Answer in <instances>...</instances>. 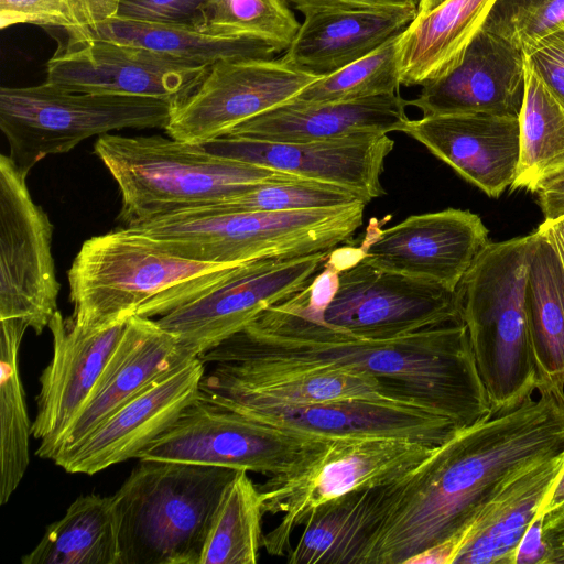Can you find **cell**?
Masks as SVG:
<instances>
[{"label":"cell","instance_id":"ab89813d","mask_svg":"<svg viewBox=\"0 0 564 564\" xmlns=\"http://www.w3.org/2000/svg\"><path fill=\"white\" fill-rule=\"evenodd\" d=\"M214 0H120L118 18L200 30Z\"/></svg>","mask_w":564,"mask_h":564},{"label":"cell","instance_id":"d6a6232c","mask_svg":"<svg viewBox=\"0 0 564 564\" xmlns=\"http://www.w3.org/2000/svg\"><path fill=\"white\" fill-rule=\"evenodd\" d=\"M519 127V164L510 187L533 193L543 180L564 170V107L527 62Z\"/></svg>","mask_w":564,"mask_h":564},{"label":"cell","instance_id":"30bf717a","mask_svg":"<svg viewBox=\"0 0 564 564\" xmlns=\"http://www.w3.org/2000/svg\"><path fill=\"white\" fill-rule=\"evenodd\" d=\"M329 441L253 422L198 395L137 458L217 466L271 477L307 464Z\"/></svg>","mask_w":564,"mask_h":564},{"label":"cell","instance_id":"ba28073f","mask_svg":"<svg viewBox=\"0 0 564 564\" xmlns=\"http://www.w3.org/2000/svg\"><path fill=\"white\" fill-rule=\"evenodd\" d=\"M175 105L154 98L74 91L44 82L1 87L0 129L14 164L28 173L44 158L122 129H164Z\"/></svg>","mask_w":564,"mask_h":564},{"label":"cell","instance_id":"f1b7e54d","mask_svg":"<svg viewBox=\"0 0 564 564\" xmlns=\"http://www.w3.org/2000/svg\"><path fill=\"white\" fill-rule=\"evenodd\" d=\"M538 240L525 291L527 316L535 359L536 390L564 391V269L545 238Z\"/></svg>","mask_w":564,"mask_h":564},{"label":"cell","instance_id":"484cf974","mask_svg":"<svg viewBox=\"0 0 564 564\" xmlns=\"http://www.w3.org/2000/svg\"><path fill=\"white\" fill-rule=\"evenodd\" d=\"M416 13L412 8H359L305 14L282 58L301 70L327 76L379 48Z\"/></svg>","mask_w":564,"mask_h":564},{"label":"cell","instance_id":"4dcf8cb0","mask_svg":"<svg viewBox=\"0 0 564 564\" xmlns=\"http://www.w3.org/2000/svg\"><path fill=\"white\" fill-rule=\"evenodd\" d=\"M65 35L127 44L207 67L225 59L273 57L278 53L270 44L256 39L213 36L183 25L142 22L118 17L87 32Z\"/></svg>","mask_w":564,"mask_h":564},{"label":"cell","instance_id":"d6986e66","mask_svg":"<svg viewBox=\"0 0 564 564\" xmlns=\"http://www.w3.org/2000/svg\"><path fill=\"white\" fill-rule=\"evenodd\" d=\"M216 404L267 426L328 440L390 437L437 446L460 429L449 419L425 410L364 400L303 405L236 401Z\"/></svg>","mask_w":564,"mask_h":564},{"label":"cell","instance_id":"7c38bea8","mask_svg":"<svg viewBox=\"0 0 564 564\" xmlns=\"http://www.w3.org/2000/svg\"><path fill=\"white\" fill-rule=\"evenodd\" d=\"M339 265L335 292L323 319L355 336L389 339L459 319L457 291L376 268L360 257Z\"/></svg>","mask_w":564,"mask_h":564},{"label":"cell","instance_id":"8d00e7d4","mask_svg":"<svg viewBox=\"0 0 564 564\" xmlns=\"http://www.w3.org/2000/svg\"><path fill=\"white\" fill-rule=\"evenodd\" d=\"M357 200L367 202L341 186L295 178L262 183L245 193L204 207L221 212H283L338 207Z\"/></svg>","mask_w":564,"mask_h":564},{"label":"cell","instance_id":"44dd1931","mask_svg":"<svg viewBox=\"0 0 564 564\" xmlns=\"http://www.w3.org/2000/svg\"><path fill=\"white\" fill-rule=\"evenodd\" d=\"M402 132L489 197H499L516 178L518 117L485 112L423 116L409 119Z\"/></svg>","mask_w":564,"mask_h":564},{"label":"cell","instance_id":"681fc988","mask_svg":"<svg viewBox=\"0 0 564 564\" xmlns=\"http://www.w3.org/2000/svg\"><path fill=\"white\" fill-rule=\"evenodd\" d=\"M563 30H564V28H563Z\"/></svg>","mask_w":564,"mask_h":564},{"label":"cell","instance_id":"6da1fadb","mask_svg":"<svg viewBox=\"0 0 564 564\" xmlns=\"http://www.w3.org/2000/svg\"><path fill=\"white\" fill-rule=\"evenodd\" d=\"M199 358L214 365L370 376L460 427L490 412L462 318L394 338H362L310 314L296 294Z\"/></svg>","mask_w":564,"mask_h":564},{"label":"cell","instance_id":"e575fe53","mask_svg":"<svg viewBox=\"0 0 564 564\" xmlns=\"http://www.w3.org/2000/svg\"><path fill=\"white\" fill-rule=\"evenodd\" d=\"M401 33L392 36L367 56L316 79L292 100L301 104H325L398 94L401 86Z\"/></svg>","mask_w":564,"mask_h":564},{"label":"cell","instance_id":"60d3db41","mask_svg":"<svg viewBox=\"0 0 564 564\" xmlns=\"http://www.w3.org/2000/svg\"><path fill=\"white\" fill-rule=\"evenodd\" d=\"M527 64L564 107V30L523 50Z\"/></svg>","mask_w":564,"mask_h":564},{"label":"cell","instance_id":"f6af8a7d","mask_svg":"<svg viewBox=\"0 0 564 564\" xmlns=\"http://www.w3.org/2000/svg\"><path fill=\"white\" fill-rule=\"evenodd\" d=\"M543 514H538L522 538L516 555V564H542L545 546L542 536Z\"/></svg>","mask_w":564,"mask_h":564},{"label":"cell","instance_id":"9c48e42d","mask_svg":"<svg viewBox=\"0 0 564 564\" xmlns=\"http://www.w3.org/2000/svg\"><path fill=\"white\" fill-rule=\"evenodd\" d=\"M436 446L390 437L334 438L307 464L271 476L259 487L265 513H281L263 535L272 556L291 550V536L318 506L351 491L393 482L424 462Z\"/></svg>","mask_w":564,"mask_h":564},{"label":"cell","instance_id":"1f68e13d","mask_svg":"<svg viewBox=\"0 0 564 564\" xmlns=\"http://www.w3.org/2000/svg\"><path fill=\"white\" fill-rule=\"evenodd\" d=\"M0 505L9 501L30 463L32 423L20 375V347L29 326L0 321Z\"/></svg>","mask_w":564,"mask_h":564},{"label":"cell","instance_id":"ffe728a7","mask_svg":"<svg viewBox=\"0 0 564 564\" xmlns=\"http://www.w3.org/2000/svg\"><path fill=\"white\" fill-rule=\"evenodd\" d=\"M127 322L88 328L78 326L59 311L54 314L47 326L53 338V357L39 379L37 412L32 423V435L40 440L36 451L40 458L53 460L65 432L120 340Z\"/></svg>","mask_w":564,"mask_h":564},{"label":"cell","instance_id":"c3c4849f","mask_svg":"<svg viewBox=\"0 0 564 564\" xmlns=\"http://www.w3.org/2000/svg\"><path fill=\"white\" fill-rule=\"evenodd\" d=\"M444 1L445 0H420L416 15H422L434 10Z\"/></svg>","mask_w":564,"mask_h":564},{"label":"cell","instance_id":"e0dca14e","mask_svg":"<svg viewBox=\"0 0 564 564\" xmlns=\"http://www.w3.org/2000/svg\"><path fill=\"white\" fill-rule=\"evenodd\" d=\"M200 145L223 158L341 186L370 202L386 193L380 177L394 141L386 133L364 132L315 142L223 135Z\"/></svg>","mask_w":564,"mask_h":564},{"label":"cell","instance_id":"2e32d148","mask_svg":"<svg viewBox=\"0 0 564 564\" xmlns=\"http://www.w3.org/2000/svg\"><path fill=\"white\" fill-rule=\"evenodd\" d=\"M487 243L488 229L478 215L447 208L377 228L359 248L360 257L376 268L455 291Z\"/></svg>","mask_w":564,"mask_h":564},{"label":"cell","instance_id":"7402d4cb","mask_svg":"<svg viewBox=\"0 0 564 564\" xmlns=\"http://www.w3.org/2000/svg\"><path fill=\"white\" fill-rule=\"evenodd\" d=\"M524 82L523 51L481 29L460 62L424 84L408 105L419 108L423 116L485 112L519 118Z\"/></svg>","mask_w":564,"mask_h":564},{"label":"cell","instance_id":"d4e9b609","mask_svg":"<svg viewBox=\"0 0 564 564\" xmlns=\"http://www.w3.org/2000/svg\"><path fill=\"white\" fill-rule=\"evenodd\" d=\"M408 106L400 93L325 104L291 100L238 124L225 135L315 142L364 132H402L409 120Z\"/></svg>","mask_w":564,"mask_h":564},{"label":"cell","instance_id":"7bdbcfd3","mask_svg":"<svg viewBox=\"0 0 564 564\" xmlns=\"http://www.w3.org/2000/svg\"><path fill=\"white\" fill-rule=\"evenodd\" d=\"M542 536L545 546L542 564H564V503L545 514Z\"/></svg>","mask_w":564,"mask_h":564},{"label":"cell","instance_id":"74e56055","mask_svg":"<svg viewBox=\"0 0 564 564\" xmlns=\"http://www.w3.org/2000/svg\"><path fill=\"white\" fill-rule=\"evenodd\" d=\"M120 0H0V28L34 24L87 32L117 15Z\"/></svg>","mask_w":564,"mask_h":564},{"label":"cell","instance_id":"f546056e","mask_svg":"<svg viewBox=\"0 0 564 564\" xmlns=\"http://www.w3.org/2000/svg\"><path fill=\"white\" fill-rule=\"evenodd\" d=\"M119 521L113 496H79L51 523L23 564H119Z\"/></svg>","mask_w":564,"mask_h":564},{"label":"cell","instance_id":"ee69618b","mask_svg":"<svg viewBox=\"0 0 564 564\" xmlns=\"http://www.w3.org/2000/svg\"><path fill=\"white\" fill-rule=\"evenodd\" d=\"M545 220L564 215V170L543 180L534 189Z\"/></svg>","mask_w":564,"mask_h":564},{"label":"cell","instance_id":"d590c367","mask_svg":"<svg viewBox=\"0 0 564 564\" xmlns=\"http://www.w3.org/2000/svg\"><path fill=\"white\" fill-rule=\"evenodd\" d=\"M291 7L288 0H214L199 32L256 39L284 52L301 25Z\"/></svg>","mask_w":564,"mask_h":564},{"label":"cell","instance_id":"7dc6e473","mask_svg":"<svg viewBox=\"0 0 564 564\" xmlns=\"http://www.w3.org/2000/svg\"><path fill=\"white\" fill-rule=\"evenodd\" d=\"M564 503V473L553 489L551 496L545 501L541 514L545 516L549 511Z\"/></svg>","mask_w":564,"mask_h":564},{"label":"cell","instance_id":"f35d334b","mask_svg":"<svg viewBox=\"0 0 564 564\" xmlns=\"http://www.w3.org/2000/svg\"><path fill=\"white\" fill-rule=\"evenodd\" d=\"M564 28V0H496L482 30L522 51Z\"/></svg>","mask_w":564,"mask_h":564},{"label":"cell","instance_id":"83f0119b","mask_svg":"<svg viewBox=\"0 0 564 564\" xmlns=\"http://www.w3.org/2000/svg\"><path fill=\"white\" fill-rule=\"evenodd\" d=\"M496 0H445L416 15L399 40L401 85L423 86L452 70L482 29Z\"/></svg>","mask_w":564,"mask_h":564},{"label":"cell","instance_id":"5b68a950","mask_svg":"<svg viewBox=\"0 0 564 564\" xmlns=\"http://www.w3.org/2000/svg\"><path fill=\"white\" fill-rule=\"evenodd\" d=\"M536 240L535 230L488 242L456 289L459 315L494 412L517 405L538 387L525 307Z\"/></svg>","mask_w":564,"mask_h":564},{"label":"cell","instance_id":"bcb514c9","mask_svg":"<svg viewBox=\"0 0 564 564\" xmlns=\"http://www.w3.org/2000/svg\"><path fill=\"white\" fill-rule=\"evenodd\" d=\"M557 253L564 269V215L544 220L536 229Z\"/></svg>","mask_w":564,"mask_h":564},{"label":"cell","instance_id":"3957f363","mask_svg":"<svg viewBox=\"0 0 564 564\" xmlns=\"http://www.w3.org/2000/svg\"><path fill=\"white\" fill-rule=\"evenodd\" d=\"M248 262L191 260L120 227L87 239L77 252L67 271L70 318L100 328L132 316L161 317L207 294Z\"/></svg>","mask_w":564,"mask_h":564},{"label":"cell","instance_id":"8992f818","mask_svg":"<svg viewBox=\"0 0 564 564\" xmlns=\"http://www.w3.org/2000/svg\"><path fill=\"white\" fill-rule=\"evenodd\" d=\"M236 469L140 459L112 495L119 564H200Z\"/></svg>","mask_w":564,"mask_h":564},{"label":"cell","instance_id":"277c9868","mask_svg":"<svg viewBox=\"0 0 564 564\" xmlns=\"http://www.w3.org/2000/svg\"><path fill=\"white\" fill-rule=\"evenodd\" d=\"M94 151L118 184L121 227L214 205L262 183L302 178L171 137L106 133L96 140Z\"/></svg>","mask_w":564,"mask_h":564},{"label":"cell","instance_id":"cb8c5ba5","mask_svg":"<svg viewBox=\"0 0 564 564\" xmlns=\"http://www.w3.org/2000/svg\"><path fill=\"white\" fill-rule=\"evenodd\" d=\"M564 473V448L510 474L463 534L453 564H516L518 546Z\"/></svg>","mask_w":564,"mask_h":564},{"label":"cell","instance_id":"b9f144b4","mask_svg":"<svg viewBox=\"0 0 564 564\" xmlns=\"http://www.w3.org/2000/svg\"><path fill=\"white\" fill-rule=\"evenodd\" d=\"M290 4L303 15L336 9H392L412 8L417 9L420 0H288Z\"/></svg>","mask_w":564,"mask_h":564},{"label":"cell","instance_id":"836d02e7","mask_svg":"<svg viewBox=\"0 0 564 564\" xmlns=\"http://www.w3.org/2000/svg\"><path fill=\"white\" fill-rule=\"evenodd\" d=\"M264 513L259 487L247 470H237L217 508L200 564H256Z\"/></svg>","mask_w":564,"mask_h":564},{"label":"cell","instance_id":"ac0fdd59","mask_svg":"<svg viewBox=\"0 0 564 564\" xmlns=\"http://www.w3.org/2000/svg\"><path fill=\"white\" fill-rule=\"evenodd\" d=\"M205 364L193 358L164 375L53 462L72 474L94 475L137 458L199 395Z\"/></svg>","mask_w":564,"mask_h":564},{"label":"cell","instance_id":"5bb4252c","mask_svg":"<svg viewBox=\"0 0 564 564\" xmlns=\"http://www.w3.org/2000/svg\"><path fill=\"white\" fill-rule=\"evenodd\" d=\"M318 78L282 56L220 61L208 68L195 91L174 107L165 131L180 141L205 143L289 102Z\"/></svg>","mask_w":564,"mask_h":564},{"label":"cell","instance_id":"7a4b0ae2","mask_svg":"<svg viewBox=\"0 0 564 564\" xmlns=\"http://www.w3.org/2000/svg\"><path fill=\"white\" fill-rule=\"evenodd\" d=\"M460 427L397 481L364 564H408L463 534L514 470L564 448V391L541 390ZM457 553V552H456Z\"/></svg>","mask_w":564,"mask_h":564},{"label":"cell","instance_id":"8fae6325","mask_svg":"<svg viewBox=\"0 0 564 564\" xmlns=\"http://www.w3.org/2000/svg\"><path fill=\"white\" fill-rule=\"evenodd\" d=\"M28 173L0 155V321H22L40 335L57 310L54 226L33 200Z\"/></svg>","mask_w":564,"mask_h":564},{"label":"cell","instance_id":"4fadbf2b","mask_svg":"<svg viewBox=\"0 0 564 564\" xmlns=\"http://www.w3.org/2000/svg\"><path fill=\"white\" fill-rule=\"evenodd\" d=\"M332 251L249 261L207 294L156 322L194 357H199L245 328L269 306L304 291Z\"/></svg>","mask_w":564,"mask_h":564},{"label":"cell","instance_id":"52a82bcc","mask_svg":"<svg viewBox=\"0 0 564 564\" xmlns=\"http://www.w3.org/2000/svg\"><path fill=\"white\" fill-rule=\"evenodd\" d=\"M367 202L283 212H221L198 207L131 227L173 253L203 262L238 264L332 251L361 226Z\"/></svg>","mask_w":564,"mask_h":564},{"label":"cell","instance_id":"603a6c76","mask_svg":"<svg viewBox=\"0 0 564 564\" xmlns=\"http://www.w3.org/2000/svg\"><path fill=\"white\" fill-rule=\"evenodd\" d=\"M196 358L156 319L132 316L55 456L86 437L148 386ZM54 456V457H55Z\"/></svg>","mask_w":564,"mask_h":564},{"label":"cell","instance_id":"4316f807","mask_svg":"<svg viewBox=\"0 0 564 564\" xmlns=\"http://www.w3.org/2000/svg\"><path fill=\"white\" fill-rule=\"evenodd\" d=\"M399 480V479H398ZM351 491L315 508L304 522L289 564H364L391 503L397 481Z\"/></svg>","mask_w":564,"mask_h":564},{"label":"cell","instance_id":"9a60e30c","mask_svg":"<svg viewBox=\"0 0 564 564\" xmlns=\"http://www.w3.org/2000/svg\"><path fill=\"white\" fill-rule=\"evenodd\" d=\"M208 68L127 44L65 35L46 63L45 82L74 91L154 98L178 106Z\"/></svg>","mask_w":564,"mask_h":564}]
</instances>
